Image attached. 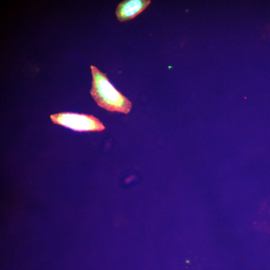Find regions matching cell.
<instances>
[{
  "mask_svg": "<svg viewBox=\"0 0 270 270\" xmlns=\"http://www.w3.org/2000/svg\"><path fill=\"white\" fill-rule=\"evenodd\" d=\"M90 70L92 80L90 94L97 104L109 112L128 114L132 108V102L96 67L91 65Z\"/></svg>",
  "mask_w": 270,
  "mask_h": 270,
  "instance_id": "6da1fadb",
  "label": "cell"
},
{
  "mask_svg": "<svg viewBox=\"0 0 270 270\" xmlns=\"http://www.w3.org/2000/svg\"><path fill=\"white\" fill-rule=\"evenodd\" d=\"M52 122L76 132H100L105 129L99 119L92 114L62 112L50 116Z\"/></svg>",
  "mask_w": 270,
  "mask_h": 270,
  "instance_id": "7a4b0ae2",
  "label": "cell"
},
{
  "mask_svg": "<svg viewBox=\"0 0 270 270\" xmlns=\"http://www.w3.org/2000/svg\"><path fill=\"white\" fill-rule=\"evenodd\" d=\"M150 0H126L120 2L116 10V18L120 22L132 20L143 12L150 4Z\"/></svg>",
  "mask_w": 270,
  "mask_h": 270,
  "instance_id": "3957f363",
  "label": "cell"
}]
</instances>
